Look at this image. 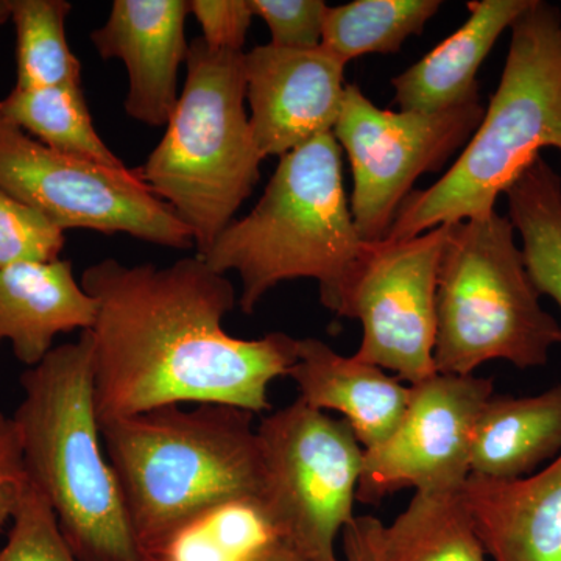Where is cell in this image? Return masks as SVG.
Returning a JSON list of instances; mask_svg holds the SVG:
<instances>
[{
  "label": "cell",
  "instance_id": "cell-1",
  "mask_svg": "<svg viewBox=\"0 0 561 561\" xmlns=\"http://www.w3.org/2000/svg\"><path fill=\"white\" fill-rule=\"evenodd\" d=\"M80 283L98 302L90 334L99 423L181 404L257 415L271 411L268 386L298 359L297 339L284 332L228 334L234 286L198 254L168 267L106 257Z\"/></svg>",
  "mask_w": 561,
  "mask_h": 561
},
{
  "label": "cell",
  "instance_id": "cell-2",
  "mask_svg": "<svg viewBox=\"0 0 561 561\" xmlns=\"http://www.w3.org/2000/svg\"><path fill=\"white\" fill-rule=\"evenodd\" d=\"M371 243L351 214L341 146L324 133L280 157L249 216L232 220L198 256L221 275L238 273L245 313L284 280L309 278L319 283L321 305L343 317Z\"/></svg>",
  "mask_w": 561,
  "mask_h": 561
},
{
  "label": "cell",
  "instance_id": "cell-3",
  "mask_svg": "<svg viewBox=\"0 0 561 561\" xmlns=\"http://www.w3.org/2000/svg\"><path fill=\"white\" fill-rule=\"evenodd\" d=\"M254 413L224 404L165 405L101 423L133 530L147 561L214 507L260 496Z\"/></svg>",
  "mask_w": 561,
  "mask_h": 561
},
{
  "label": "cell",
  "instance_id": "cell-4",
  "mask_svg": "<svg viewBox=\"0 0 561 561\" xmlns=\"http://www.w3.org/2000/svg\"><path fill=\"white\" fill-rule=\"evenodd\" d=\"M13 420L28 478L80 561H147L103 448L90 331L21 376Z\"/></svg>",
  "mask_w": 561,
  "mask_h": 561
},
{
  "label": "cell",
  "instance_id": "cell-5",
  "mask_svg": "<svg viewBox=\"0 0 561 561\" xmlns=\"http://www.w3.org/2000/svg\"><path fill=\"white\" fill-rule=\"evenodd\" d=\"M511 32L500 87L481 124L437 183L401 203L386 241L489 214L541 149L561 154V10L531 0Z\"/></svg>",
  "mask_w": 561,
  "mask_h": 561
},
{
  "label": "cell",
  "instance_id": "cell-6",
  "mask_svg": "<svg viewBox=\"0 0 561 561\" xmlns=\"http://www.w3.org/2000/svg\"><path fill=\"white\" fill-rule=\"evenodd\" d=\"M245 51L190 44L186 83L140 179L208 251L260 183L261 157L245 111Z\"/></svg>",
  "mask_w": 561,
  "mask_h": 561
},
{
  "label": "cell",
  "instance_id": "cell-7",
  "mask_svg": "<svg viewBox=\"0 0 561 561\" xmlns=\"http://www.w3.org/2000/svg\"><path fill=\"white\" fill-rule=\"evenodd\" d=\"M511 219L491 210L448 225L435 298V370L470 376L490 360L542 367L561 327L542 309Z\"/></svg>",
  "mask_w": 561,
  "mask_h": 561
},
{
  "label": "cell",
  "instance_id": "cell-8",
  "mask_svg": "<svg viewBox=\"0 0 561 561\" xmlns=\"http://www.w3.org/2000/svg\"><path fill=\"white\" fill-rule=\"evenodd\" d=\"M256 431L268 518L306 560L342 561L335 542L354 518L364 457L350 424L297 400Z\"/></svg>",
  "mask_w": 561,
  "mask_h": 561
},
{
  "label": "cell",
  "instance_id": "cell-9",
  "mask_svg": "<svg viewBox=\"0 0 561 561\" xmlns=\"http://www.w3.org/2000/svg\"><path fill=\"white\" fill-rule=\"evenodd\" d=\"M0 190L38 210L61 231L124 232L186 250V225L140 179L138 169H110L51 150L0 117Z\"/></svg>",
  "mask_w": 561,
  "mask_h": 561
},
{
  "label": "cell",
  "instance_id": "cell-10",
  "mask_svg": "<svg viewBox=\"0 0 561 561\" xmlns=\"http://www.w3.org/2000/svg\"><path fill=\"white\" fill-rule=\"evenodd\" d=\"M483 113L481 102L437 113H394L376 106L357 84H346L332 135L348 154L350 208L365 242L386 239L415 181L440 171L467 146Z\"/></svg>",
  "mask_w": 561,
  "mask_h": 561
},
{
  "label": "cell",
  "instance_id": "cell-11",
  "mask_svg": "<svg viewBox=\"0 0 561 561\" xmlns=\"http://www.w3.org/2000/svg\"><path fill=\"white\" fill-rule=\"evenodd\" d=\"M446 232L442 225L408 241L373 242L343 316L362 324L354 357L411 386L437 375L435 298Z\"/></svg>",
  "mask_w": 561,
  "mask_h": 561
},
{
  "label": "cell",
  "instance_id": "cell-12",
  "mask_svg": "<svg viewBox=\"0 0 561 561\" xmlns=\"http://www.w3.org/2000/svg\"><path fill=\"white\" fill-rule=\"evenodd\" d=\"M493 381L437 375L411 386L408 408L379 445L364 449L356 500L379 504L405 489L460 491L471 474V446Z\"/></svg>",
  "mask_w": 561,
  "mask_h": 561
},
{
  "label": "cell",
  "instance_id": "cell-13",
  "mask_svg": "<svg viewBox=\"0 0 561 561\" xmlns=\"http://www.w3.org/2000/svg\"><path fill=\"white\" fill-rule=\"evenodd\" d=\"M345 66L323 46L254 47L243 57L250 127L261 157H284L332 133L345 98Z\"/></svg>",
  "mask_w": 561,
  "mask_h": 561
},
{
  "label": "cell",
  "instance_id": "cell-14",
  "mask_svg": "<svg viewBox=\"0 0 561 561\" xmlns=\"http://www.w3.org/2000/svg\"><path fill=\"white\" fill-rule=\"evenodd\" d=\"M187 0H114L108 21L91 33L103 60L128 70L125 113L131 119L168 125L179 102V70L186 65Z\"/></svg>",
  "mask_w": 561,
  "mask_h": 561
},
{
  "label": "cell",
  "instance_id": "cell-15",
  "mask_svg": "<svg viewBox=\"0 0 561 561\" xmlns=\"http://www.w3.org/2000/svg\"><path fill=\"white\" fill-rule=\"evenodd\" d=\"M461 497L493 561H561V454L516 481L470 476Z\"/></svg>",
  "mask_w": 561,
  "mask_h": 561
},
{
  "label": "cell",
  "instance_id": "cell-16",
  "mask_svg": "<svg viewBox=\"0 0 561 561\" xmlns=\"http://www.w3.org/2000/svg\"><path fill=\"white\" fill-rule=\"evenodd\" d=\"M287 376L309 408L342 413L364 449L390 437L411 397V387L382 368L342 356L313 337L298 341V359Z\"/></svg>",
  "mask_w": 561,
  "mask_h": 561
},
{
  "label": "cell",
  "instance_id": "cell-17",
  "mask_svg": "<svg viewBox=\"0 0 561 561\" xmlns=\"http://www.w3.org/2000/svg\"><path fill=\"white\" fill-rule=\"evenodd\" d=\"M98 302L76 279L72 262H20L0 268V345L32 368L62 332L90 331Z\"/></svg>",
  "mask_w": 561,
  "mask_h": 561
},
{
  "label": "cell",
  "instance_id": "cell-18",
  "mask_svg": "<svg viewBox=\"0 0 561 561\" xmlns=\"http://www.w3.org/2000/svg\"><path fill=\"white\" fill-rule=\"evenodd\" d=\"M531 0H481L468 3L470 18L430 54L394 77L400 111L459 108L479 102L478 72L502 33L529 9Z\"/></svg>",
  "mask_w": 561,
  "mask_h": 561
},
{
  "label": "cell",
  "instance_id": "cell-19",
  "mask_svg": "<svg viewBox=\"0 0 561 561\" xmlns=\"http://www.w3.org/2000/svg\"><path fill=\"white\" fill-rule=\"evenodd\" d=\"M560 454L561 383L534 397L493 394L476 424L470 476L516 481Z\"/></svg>",
  "mask_w": 561,
  "mask_h": 561
},
{
  "label": "cell",
  "instance_id": "cell-20",
  "mask_svg": "<svg viewBox=\"0 0 561 561\" xmlns=\"http://www.w3.org/2000/svg\"><path fill=\"white\" fill-rule=\"evenodd\" d=\"M381 561H489L460 491H415L381 531Z\"/></svg>",
  "mask_w": 561,
  "mask_h": 561
},
{
  "label": "cell",
  "instance_id": "cell-21",
  "mask_svg": "<svg viewBox=\"0 0 561 561\" xmlns=\"http://www.w3.org/2000/svg\"><path fill=\"white\" fill-rule=\"evenodd\" d=\"M0 117L51 150L110 169H127L95 130L83 84L14 87L0 101Z\"/></svg>",
  "mask_w": 561,
  "mask_h": 561
},
{
  "label": "cell",
  "instance_id": "cell-22",
  "mask_svg": "<svg viewBox=\"0 0 561 561\" xmlns=\"http://www.w3.org/2000/svg\"><path fill=\"white\" fill-rule=\"evenodd\" d=\"M504 194L531 283L561 311V176L540 154Z\"/></svg>",
  "mask_w": 561,
  "mask_h": 561
},
{
  "label": "cell",
  "instance_id": "cell-23",
  "mask_svg": "<svg viewBox=\"0 0 561 561\" xmlns=\"http://www.w3.org/2000/svg\"><path fill=\"white\" fill-rule=\"evenodd\" d=\"M438 0H356L328 7L321 46L343 62L368 54H397L440 10Z\"/></svg>",
  "mask_w": 561,
  "mask_h": 561
},
{
  "label": "cell",
  "instance_id": "cell-24",
  "mask_svg": "<svg viewBox=\"0 0 561 561\" xmlns=\"http://www.w3.org/2000/svg\"><path fill=\"white\" fill-rule=\"evenodd\" d=\"M66 0H11L16 28L18 83L21 90L81 83L79 58L69 49Z\"/></svg>",
  "mask_w": 561,
  "mask_h": 561
},
{
  "label": "cell",
  "instance_id": "cell-25",
  "mask_svg": "<svg viewBox=\"0 0 561 561\" xmlns=\"http://www.w3.org/2000/svg\"><path fill=\"white\" fill-rule=\"evenodd\" d=\"M0 561H80L60 529L54 508L28 478L24 496L11 518Z\"/></svg>",
  "mask_w": 561,
  "mask_h": 561
},
{
  "label": "cell",
  "instance_id": "cell-26",
  "mask_svg": "<svg viewBox=\"0 0 561 561\" xmlns=\"http://www.w3.org/2000/svg\"><path fill=\"white\" fill-rule=\"evenodd\" d=\"M65 243V231L0 190V268L58 261Z\"/></svg>",
  "mask_w": 561,
  "mask_h": 561
},
{
  "label": "cell",
  "instance_id": "cell-27",
  "mask_svg": "<svg viewBox=\"0 0 561 561\" xmlns=\"http://www.w3.org/2000/svg\"><path fill=\"white\" fill-rule=\"evenodd\" d=\"M254 16L268 25L272 46L284 49H316L321 46L323 0H249Z\"/></svg>",
  "mask_w": 561,
  "mask_h": 561
},
{
  "label": "cell",
  "instance_id": "cell-28",
  "mask_svg": "<svg viewBox=\"0 0 561 561\" xmlns=\"http://www.w3.org/2000/svg\"><path fill=\"white\" fill-rule=\"evenodd\" d=\"M190 11L208 46L216 50L243 51L254 18L249 0H192Z\"/></svg>",
  "mask_w": 561,
  "mask_h": 561
},
{
  "label": "cell",
  "instance_id": "cell-29",
  "mask_svg": "<svg viewBox=\"0 0 561 561\" xmlns=\"http://www.w3.org/2000/svg\"><path fill=\"white\" fill-rule=\"evenodd\" d=\"M28 485L24 453L13 416L0 412V530L11 522Z\"/></svg>",
  "mask_w": 561,
  "mask_h": 561
},
{
  "label": "cell",
  "instance_id": "cell-30",
  "mask_svg": "<svg viewBox=\"0 0 561 561\" xmlns=\"http://www.w3.org/2000/svg\"><path fill=\"white\" fill-rule=\"evenodd\" d=\"M382 527L375 516H354L342 531V561H381Z\"/></svg>",
  "mask_w": 561,
  "mask_h": 561
},
{
  "label": "cell",
  "instance_id": "cell-31",
  "mask_svg": "<svg viewBox=\"0 0 561 561\" xmlns=\"http://www.w3.org/2000/svg\"><path fill=\"white\" fill-rule=\"evenodd\" d=\"M11 18V0H0V25L5 24Z\"/></svg>",
  "mask_w": 561,
  "mask_h": 561
}]
</instances>
